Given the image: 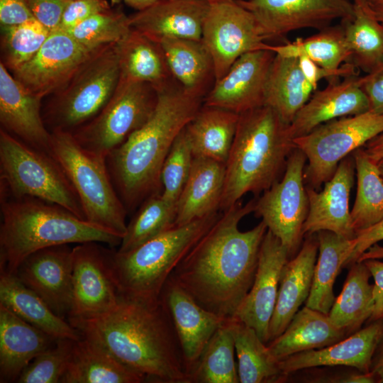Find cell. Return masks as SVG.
Here are the masks:
<instances>
[{"instance_id": "6da1fadb", "label": "cell", "mask_w": 383, "mask_h": 383, "mask_svg": "<svg viewBox=\"0 0 383 383\" xmlns=\"http://www.w3.org/2000/svg\"><path fill=\"white\" fill-rule=\"evenodd\" d=\"M255 202H238L221 211L169 277L200 306L226 318L235 316L252 285L267 231L262 221L250 230L239 229L240 221L253 212Z\"/></svg>"}, {"instance_id": "7a4b0ae2", "label": "cell", "mask_w": 383, "mask_h": 383, "mask_svg": "<svg viewBox=\"0 0 383 383\" xmlns=\"http://www.w3.org/2000/svg\"><path fill=\"white\" fill-rule=\"evenodd\" d=\"M67 321L119 362L147 379L189 383L182 347L163 300L144 302L121 298L109 311Z\"/></svg>"}, {"instance_id": "3957f363", "label": "cell", "mask_w": 383, "mask_h": 383, "mask_svg": "<svg viewBox=\"0 0 383 383\" xmlns=\"http://www.w3.org/2000/svg\"><path fill=\"white\" fill-rule=\"evenodd\" d=\"M204 98L171 84L157 90L146 123L106 158L113 186L127 211L161 194V170L177 137L203 105Z\"/></svg>"}, {"instance_id": "277c9868", "label": "cell", "mask_w": 383, "mask_h": 383, "mask_svg": "<svg viewBox=\"0 0 383 383\" xmlns=\"http://www.w3.org/2000/svg\"><path fill=\"white\" fill-rule=\"evenodd\" d=\"M0 271L15 274L23 260L39 250L98 242L113 248L122 236L37 198H16L0 189Z\"/></svg>"}, {"instance_id": "5b68a950", "label": "cell", "mask_w": 383, "mask_h": 383, "mask_svg": "<svg viewBox=\"0 0 383 383\" xmlns=\"http://www.w3.org/2000/svg\"><path fill=\"white\" fill-rule=\"evenodd\" d=\"M293 140L289 125L267 105L240 113L225 164L220 211L235 205L247 193L263 192L278 181L296 148Z\"/></svg>"}, {"instance_id": "8992f818", "label": "cell", "mask_w": 383, "mask_h": 383, "mask_svg": "<svg viewBox=\"0 0 383 383\" xmlns=\"http://www.w3.org/2000/svg\"><path fill=\"white\" fill-rule=\"evenodd\" d=\"M221 211L169 230L125 252L109 249L111 278L121 298L155 302L176 267L211 228Z\"/></svg>"}, {"instance_id": "52a82bcc", "label": "cell", "mask_w": 383, "mask_h": 383, "mask_svg": "<svg viewBox=\"0 0 383 383\" xmlns=\"http://www.w3.org/2000/svg\"><path fill=\"white\" fill-rule=\"evenodd\" d=\"M0 189L16 198L31 196L59 205L86 220L71 181L50 154L0 131Z\"/></svg>"}, {"instance_id": "ba28073f", "label": "cell", "mask_w": 383, "mask_h": 383, "mask_svg": "<svg viewBox=\"0 0 383 383\" xmlns=\"http://www.w3.org/2000/svg\"><path fill=\"white\" fill-rule=\"evenodd\" d=\"M51 133L52 155L76 190L86 220L123 238L128 211L111 179L106 159L84 150L70 132Z\"/></svg>"}, {"instance_id": "9c48e42d", "label": "cell", "mask_w": 383, "mask_h": 383, "mask_svg": "<svg viewBox=\"0 0 383 383\" xmlns=\"http://www.w3.org/2000/svg\"><path fill=\"white\" fill-rule=\"evenodd\" d=\"M120 79L116 43L94 53L61 89L48 111L52 131L71 132L94 118L113 94Z\"/></svg>"}, {"instance_id": "30bf717a", "label": "cell", "mask_w": 383, "mask_h": 383, "mask_svg": "<svg viewBox=\"0 0 383 383\" xmlns=\"http://www.w3.org/2000/svg\"><path fill=\"white\" fill-rule=\"evenodd\" d=\"M383 133V113L371 111L325 123L306 135L294 138L308 165L306 187L318 190L331 178L340 162Z\"/></svg>"}, {"instance_id": "8fae6325", "label": "cell", "mask_w": 383, "mask_h": 383, "mask_svg": "<svg viewBox=\"0 0 383 383\" xmlns=\"http://www.w3.org/2000/svg\"><path fill=\"white\" fill-rule=\"evenodd\" d=\"M157 100V91L152 85L120 79L102 110L71 133L84 150L106 159L146 123Z\"/></svg>"}, {"instance_id": "7c38bea8", "label": "cell", "mask_w": 383, "mask_h": 383, "mask_svg": "<svg viewBox=\"0 0 383 383\" xmlns=\"http://www.w3.org/2000/svg\"><path fill=\"white\" fill-rule=\"evenodd\" d=\"M306 162L304 152L295 148L288 157L282 178L255 200L253 210L287 248L289 255L300 246L309 212L304 175Z\"/></svg>"}, {"instance_id": "4fadbf2b", "label": "cell", "mask_w": 383, "mask_h": 383, "mask_svg": "<svg viewBox=\"0 0 383 383\" xmlns=\"http://www.w3.org/2000/svg\"><path fill=\"white\" fill-rule=\"evenodd\" d=\"M209 4L201 41L212 58L216 82L241 55L261 49L265 38L252 14L237 0Z\"/></svg>"}, {"instance_id": "5bb4252c", "label": "cell", "mask_w": 383, "mask_h": 383, "mask_svg": "<svg viewBox=\"0 0 383 383\" xmlns=\"http://www.w3.org/2000/svg\"><path fill=\"white\" fill-rule=\"evenodd\" d=\"M254 16L265 40L302 28L323 30L334 20L351 18L349 0H237Z\"/></svg>"}, {"instance_id": "9a60e30c", "label": "cell", "mask_w": 383, "mask_h": 383, "mask_svg": "<svg viewBox=\"0 0 383 383\" xmlns=\"http://www.w3.org/2000/svg\"><path fill=\"white\" fill-rule=\"evenodd\" d=\"M99 49L89 48L67 32L55 30L31 59L13 70L14 77L43 98L65 87Z\"/></svg>"}, {"instance_id": "2e32d148", "label": "cell", "mask_w": 383, "mask_h": 383, "mask_svg": "<svg viewBox=\"0 0 383 383\" xmlns=\"http://www.w3.org/2000/svg\"><path fill=\"white\" fill-rule=\"evenodd\" d=\"M108 251L98 242L72 248V301L67 319L94 317L117 305L120 296L110 274Z\"/></svg>"}, {"instance_id": "e0dca14e", "label": "cell", "mask_w": 383, "mask_h": 383, "mask_svg": "<svg viewBox=\"0 0 383 383\" xmlns=\"http://www.w3.org/2000/svg\"><path fill=\"white\" fill-rule=\"evenodd\" d=\"M275 53L259 49L241 55L203 100V105L238 114L265 105V91Z\"/></svg>"}, {"instance_id": "ac0fdd59", "label": "cell", "mask_w": 383, "mask_h": 383, "mask_svg": "<svg viewBox=\"0 0 383 383\" xmlns=\"http://www.w3.org/2000/svg\"><path fill=\"white\" fill-rule=\"evenodd\" d=\"M289 257L287 248L267 230L261 243L252 285L233 317L252 328L266 344L270 342V323L281 272Z\"/></svg>"}, {"instance_id": "d6986e66", "label": "cell", "mask_w": 383, "mask_h": 383, "mask_svg": "<svg viewBox=\"0 0 383 383\" xmlns=\"http://www.w3.org/2000/svg\"><path fill=\"white\" fill-rule=\"evenodd\" d=\"M15 274L59 316L68 317L72 301V248L60 245L30 254Z\"/></svg>"}, {"instance_id": "ffe728a7", "label": "cell", "mask_w": 383, "mask_h": 383, "mask_svg": "<svg viewBox=\"0 0 383 383\" xmlns=\"http://www.w3.org/2000/svg\"><path fill=\"white\" fill-rule=\"evenodd\" d=\"M355 172V161L351 154L340 162L321 191L306 187L309 206L303 225L304 235L328 231L347 239L355 238L349 209Z\"/></svg>"}, {"instance_id": "44dd1931", "label": "cell", "mask_w": 383, "mask_h": 383, "mask_svg": "<svg viewBox=\"0 0 383 383\" xmlns=\"http://www.w3.org/2000/svg\"><path fill=\"white\" fill-rule=\"evenodd\" d=\"M160 298L173 321L189 377L209 341L227 318L200 306L170 278Z\"/></svg>"}, {"instance_id": "7402d4cb", "label": "cell", "mask_w": 383, "mask_h": 383, "mask_svg": "<svg viewBox=\"0 0 383 383\" xmlns=\"http://www.w3.org/2000/svg\"><path fill=\"white\" fill-rule=\"evenodd\" d=\"M42 97L26 89L0 64V121L4 130L52 155V133L40 114Z\"/></svg>"}, {"instance_id": "603a6c76", "label": "cell", "mask_w": 383, "mask_h": 383, "mask_svg": "<svg viewBox=\"0 0 383 383\" xmlns=\"http://www.w3.org/2000/svg\"><path fill=\"white\" fill-rule=\"evenodd\" d=\"M383 318L368 324L344 339L328 346L301 352L279 361L285 376L309 368L348 367L370 372L372 358L382 326Z\"/></svg>"}, {"instance_id": "cb8c5ba5", "label": "cell", "mask_w": 383, "mask_h": 383, "mask_svg": "<svg viewBox=\"0 0 383 383\" xmlns=\"http://www.w3.org/2000/svg\"><path fill=\"white\" fill-rule=\"evenodd\" d=\"M206 0H159L129 17L131 26L157 43L163 38L201 40Z\"/></svg>"}, {"instance_id": "d4e9b609", "label": "cell", "mask_w": 383, "mask_h": 383, "mask_svg": "<svg viewBox=\"0 0 383 383\" xmlns=\"http://www.w3.org/2000/svg\"><path fill=\"white\" fill-rule=\"evenodd\" d=\"M369 111V100L362 89L360 77H347L316 90L289 125V133L294 139L328 121Z\"/></svg>"}, {"instance_id": "484cf974", "label": "cell", "mask_w": 383, "mask_h": 383, "mask_svg": "<svg viewBox=\"0 0 383 383\" xmlns=\"http://www.w3.org/2000/svg\"><path fill=\"white\" fill-rule=\"evenodd\" d=\"M307 235L297 255L288 260L282 268L277 299L270 323V342L284 332L309 296L318 243L316 233Z\"/></svg>"}, {"instance_id": "4316f807", "label": "cell", "mask_w": 383, "mask_h": 383, "mask_svg": "<svg viewBox=\"0 0 383 383\" xmlns=\"http://www.w3.org/2000/svg\"><path fill=\"white\" fill-rule=\"evenodd\" d=\"M57 340L0 304V382H16L30 362Z\"/></svg>"}, {"instance_id": "83f0119b", "label": "cell", "mask_w": 383, "mask_h": 383, "mask_svg": "<svg viewBox=\"0 0 383 383\" xmlns=\"http://www.w3.org/2000/svg\"><path fill=\"white\" fill-rule=\"evenodd\" d=\"M225 173V164L194 157L189 176L177 202L174 226L220 211Z\"/></svg>"}, {"instance_id": "f1b7e54d", "label": "cell", "mask_w": 383, "mask_h": 383, "mask_svg": "<svg viewBox=\"0 0 383 383\" xmlns=\"http://www.w3.org/2000/svg\"><path fill=\"white\" fill-rule=\"evenodd\" d=\"M146 379L101 345L82 335L73 342L61 383H140Z\"/></svg>"}, {"instance_id": "f546056e", "label": "cell", "mask_w": 383, "mask_h": 383, "mask_svg": "<svg viewBox=\"0 0 383 383\" xmlns=\"http://www.w3.org/2000/svg\"><path fill=\"white\" fill-rule=\"evenodd\" d=\"M0 304L55 339L78 340L82 338L78 330L57 315L15 274L0 271Z\"/></svg>"}, {"instance_id": "4dcf8cb0", "label": "cell", "mask_w": 383, "mask_h": 383, "mask_svg": "<svg viewBox=\"0 0 383 383\" xmlns=\"http://www.w3.org/2000/svg\"><path fill=\"white\" fill-rule=\"evenodd\" d=\"M346 337L328 314L305 306L267 346L272 356L279 362L301 352L328 346Z\"/></svg>"}, {"instance_id": "1f68e13d", "label": "cell", "mask_w": 383, "mask_h": 383, "mask_svg": "<svg viewBox=\"0 0 383 383\" xmlns=\"http://www.w3.org/2000/svg\"><path fill=\"white\" fill-rule=\"evenodd\" d=\"M157 43L172 77L186 91L204 98L215 76L212 58L203 42L173 38L161 39Z\"/></svg>"}, {"instance_id": "d6a6232c", "label": "cell", "mask_w": 383, "mask_h": 383, "mask_svg": "<svg viewBox=\"0 0 383 383\" xmlns=\"http://www.w3.org/2000/svg\"><path fill=\"white\" fill-rule=\"evenodd\" d=\"M239 114L202 105L185 127L194 157L226 164L235 137Z\"/></svg>"}, {"instance_id": "836d02e7", "label": "cell", "mask_w": 383, "mask_h": 383, "mask_svg": "<svg viewBox=\"0 0 383 383\" xmlns=\"http://www.w3.org/2000/svg\"><path fill=\"white\" fill-rule=\"evenodd\" d=\"M120 79L148 83L157 91L170 84L172 76L162 50L157 43L131 28L116 43Z\"/></svg>"}, {"instance_id": "e575fe53", "label": "cell", "mask_w": 383, "mask_h": 383, "mask_svg": "<svg viewBox=\"0 0 383 383\" xmlns=\"http://www.w3.org/2000/svg\"><path fill=\"white\" fill-rule=\"evenodd\" d=\"M299 67L298 57L275 54L265 91V105L289 125L313 91Z\"/></svg>"}, {"instance_id": "d590c367", "label": "cell", "mask_w": 383, "mask_h": 383, "mask_svg": "<svg viewBox=\"0 0 383 383\" xmlns=\"http://www.w3.org/2000/svg\"><path fill=\"white\" fill-rule=\"evenodd\" d=\"M348 267L342 291L328 313L346 336L362 328L372 316L374 306L373 284L370 283L372 275L364 262H355Z\"/></svg>"}, {"instance_id": "8d00e7d4", "label": "cell", "mask_w": 383, "mask_h": 383, "mask_svg": "<svg viewBox=\"0 0 383 383\" xmlns=\"http://www.w3.org/2000/svg\"><path fill=\"white\" fill-rule=\"evenodd\" d=\"M316 236L318 257L305 306L328 314L335 299L333 292L335 281L350 255L353 239L345 238L328 231H318Z\"/></svg>"}, {"instance_id": "74e56055", "label": "cell", "mask_w": 383, "mask_h": 383, "mask_svg": "<svg viewBox=\"0 0 383 383\" xmlns=\"http://www.w3.org/2000/svg\"><path fill=\"white\" fill-rule=\"evenodd\" d=\"M354 13L342 21L352 60L367 74L383 67V26L369 5L353 1Z\"/></svg>"}, {"instance_id": "f35d334b", "label": "cell", "mask_w": 383, "mask_h": 383, "mask_svg": "<svg viewBox=\"0 0 383 383\" xmlns=\"http://www.w3.org/2000/svg\"><path fill=\"white\" fill-rule=\"evenodd\" d=\"M235 350L240 383L280 382L286 380L279 362L250 326L233 318Z\"/></svg>"}, {"instance_id": "ab89813d", "label": "cell", "mask_w": 383, "mask_h": 383, "mask_svg": "<svg viewBox=\"0 0 383 383\" xmlns=\"http://www.w3.org/2000/svg\"><path fill=\"white\" fill-rule=\"evenodd\" d=\"M357 177V192L350 215L355 234L383 219V178L378 165L363 147L352 153Z\"/></svg>"}, {"instance_id": "60d3db41", "label": "cell", "mask_w": 383, "mask_h": 383, "mask_svg": "<svg viewBox=\"0 0 383 383\" xmlns=\"http://www.w3.org/2000/svg\"><path fill=\"white\" fill-rule=\"evenodd\" d=\"M233 318L214 333L189 374V383H239Z\"/></svg>"}, {"instance_id": "b9f144b4", "label": "cell", "mask_w": 383, "mask_h": 383, "mask_svg": "<svg viewBox=\"0 0 383 383\" xmlns=\"http://www.w3.org/2000/svg\"><path fill=\"white\" fill-rule=\"evenodd\" d=\"M261 49H267L284 57L306 56L321 67L335 69L352 60L343 26L327 27L306 38H297L283 45L264 43Z\"/></svg>"}, {"instance_id": "7bdbcfd3", "label": "cell", "mask_w": 383, "mask_h": 383, "mask_svg": "<svg viewBox=\"0 0 383 383\" xmlns=\"http://www.w3.org/2000/svg\"><path fill=\"white\" fill-rule=\"evenodd\" d=\"M176 204L165 200L161 194L145 199L127 224L126 231L118 249L130 251L174 226Z\"/></svg>"}, {"instance_id": "ee69618b", "label": "cell", "mask_w": 383, "mask_h": 383, "mask_svg": "<svg viewBox=\"0 0 383 383\" xmlns=\"http://www.w3.org/2000/svg\"><path fill=\"white\" fill-rule=\"evenodd\" d=\"M131 28L129 17L109 9L93 15L66 32L84 46L96 50L119 43Z\"/></svg>"}, {"instance_id": "f6af8a7d", "label": "cell", "mask_w": 383, "mask_h": 383, "mask_svg": "<svg viewBox=\"0 0 383 383\" xmlns=\"http://www.w3.org/2000/svg\"><path fill=\"white\" fill-rule=\"evenodd\" d=\"M4 65L13 71L31 59L50 33L36 19L22 24L1 27Z\"/></svg>"}, {"instance_id": "bcb514c9", "label": "cell", "mask_w": 383, "mask_h": 383, "mask_svg": "<svg viewBox=\"0 0 383 383\" xmlns=\"http://www.w3.org/2000/svg\"><path fill=\"white\" fill-rule=\"evenodd\" d=\"M193 160L184 128L173 143L161 170V195L167 201L177 205L189 176Z\"/></svg>"}, {"instance_id": "7dc6e473", "label": "cell", "mask_w": 383, "mask_h": 383, "mask_svg": "<svg viewBox=\"0 0 383 383\" xmlns=\"http://www.w3.org/2000/svg\"><path fill=\"white\" fill-rule=\"evenodd\" d=\"M74 340L57 339L55 343L37 357L22 371L18 383H61L66 371Z\"/></svg>"}, {"instance_id": "c3c4849f", "label": "cell", "mask_w": 383, "mask_h": 383, "mask_svg": "<svg viewBox=\"0 0 383 383\" xmlns=\"http://www.w3.org/2000/svg\"><path fill=\"white\" fill-rule=\"evenodd\" d=\"M298 59L301 72L314 91L322 79L335 80L339 77L357 76L359 73V69L351 62L344 63L335 69H329L320 66L306 56H301Z\"/></svg>"}, {"instance_id": "681fc988", "label": "cell", "mask_w": 383, "mask_h": 383, "mask_svg": "<svg viewBox=\"0 0 383 383\" xmlns=\"http://www.w3.org/2000/svg\"><path fill=\"white\" fill-rule=\"evenodd\" d=\"M109 9L106 0H69L58 29L69 30L93 15Z\"/></svg>"}, {"instance_id": "f907efd6", "label": "cell", "mask_w": 383, "mask_h": 383, "mask_svg": "<svg viewBox=\"0 0 383 383\" xmlns=\"http://www.w3.org/2000/svg\"><path fill=\"white\" fill-rule=\"evenodd\" d=\"M69 0H26L34 18L49 30H57Z\"/></svg>"}, {"instance_id": "816d5d0a", "label": "cell", "mask_w": 383, "mask_h": 383, "mask_svg": "<svg viewBox=\"0 0 383 383\" xmlns=\"http://www.w3.org/2000/svg\"><path fill=\"white\" fill-rule=\"evenodd\" d=\"M382 240H383V219L370 228L356 233L355 238L353 239L350 255L344 267L357 262L362 254Z\"/></svg>"}, {"instance_id": "f5cc1de1", "label": "cell", "mask_w": 383, "mask_h": 383, "mask_svg": "<svg viewBox=\"0 0 383 383\" xmlns=\"http://www.w3.org/2000/svg\"><path fill=\"white\" fill-rule=\"evenodd\" d=\"M34 18L26 0H0L1 27L18 26Z\"/></svg>"}, {"instance_id": "db71d44e", "label": "cell", "mask_w": 383, "mask_h": 383, "mask_svg": "<svg viewBox=\"0 0 383 383\" xmlns=\"http://www.w3.org/2000/svg\"><path fill=\"white\" fill-rule=\"evenodd\" d=\"M361 87L370 103V111L383 113V67L360 77Z\"/></svg>"}, {"instance_id": "11a10c76", "label": "cell", "mask_w": 383, "mask_h": 383, "mask_svg": "<svg viewBox=\"0 0 383 383\" xmlns=\"http://www.w3.org/2000/svg\"><path fill=\"white\" fill-rule=\"evenodd\" d=\"M374 279V310L370 321L383 318V261L368 259L363 261Z\"/></svg>"}, {"instance_id": "9f6ffc18", "label": "cell", "mask_w": 383, "mask_h": 383, "mask_svg": "<svg viewBox=\"0 0 383 383\" xmlns=\"http://www.w3.org/2000/svg\"><path fill=\"white\" fill-rule=\"evenodd\" d=\"M370 372L375 377L377 383H383V321L381 333L372 355Z\"/></svg>"}, {"instance_id": "6f0895ef", "label": "cell", "mask_w": 383, "mask_h": 383, "mask_svg": "<svg viewBox=\"0 0 383 383\" xmlns=\"http://www.w3.org/2000/svg\"><path fill=\"white\" fill-rule=\"evenodd\" d=\"M363 148L369 157L377 164L383 159V133L367 142Z\"/></svg>"}, {"instance_id": "680465c9", "label": "cell", "mask_w": 383, "mask_h": 383, "mask_svg": "<svg viewBox=\"0 0 383 383\" xmlns=\"http://www.w3.org/2000/svg\"><path fill=\"white\" fill-rule=\"evenodd\" d=\"M368 259H383V246L377 243L373 245L360 255L357 262H362Z\"/></svg>"}, {"instance_id": "91938a15", "label": "cell", "mask_w": 383, "mask_h": 383, "mask_svg": "<svg viewBox=\"0 0 383 383\" xmlns=\"http://www.w3.org/2000/svg\"><path fill=\"white\" fill-rule=\"evenodd\" d=\"M159 0H125V3L131 7L142 11L152 6Z\"/></svg>"}, {"instance_id": "94428289", "label": "cell", "mask_w": 383, "mask_h": 383, "mask_svg": "<svg viewBox=\"0 0 383 383\" xmlns=\"http://www.w3.org/2000/svg\"><path fill=\"white\" fill-rule=\"evenodd\" d=\"M370 6L378 21L383 26V0H380L377 3Z\"/></svg>"}, {"instance_id": "6125c7cd", "label": "cell", "mask_w": 383, "mask_h": 383, "mask_svg": "<svg viewBox=\"0 0 383 383\" xmlns=\"http://www.w3.org/2000/svg\"><path fill=\"white\" fill-rule=\"evenodd\" d=\"M353 1H361V2L365 3V4H368L369 6H372V5L377 3L380 0H353Z\"/></svg>"}, {"instance_id": "be15d7a7", "label": "cell", "mask_w": 383, "mask_h": 383, "mask_svg": "<svg viewBox=\"0 0 383 383\" xmlns=\"http://www.w3.org/2000/svg\"><path fill=\"white\" fill-rule=\"evenodd\" d=\"M380 174L383 178V159L377 163Z\"/></svg>"}, {"instance_id": "e7e4bbea", "label": "cell", "mask_w": 383, "mask_h": 383, "mask_svg": "<svg viewBox=\"0 0 383 383\" xmlns=\"http://www.w3.org/2000/svg\"><path fill=\"white\" fill-rule=\"evenodd\" d=\"M206 1H208L209 3H211V2H214L218 0H206Z\"/></svg>"}, {"instance_id": "03108f58", "label": "cell", "mask_w": 383, "mask_h": 383, "mask_svg": "<svg viewBox=\"0 0 383 383\" xmlns=\"http://www.w3.org/2000/svg\"><path fill=\"white\" fill-rule=\"evenodd\" d=\"M113 2L120 1H125V0H111Z\"/></svg>"}]
</instances>
